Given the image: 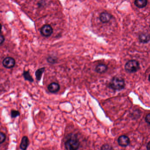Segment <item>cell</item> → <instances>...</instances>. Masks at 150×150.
Returning <instances> with one entry per match:
<instances>
[{
	"label": "cell",
	"mask_w": 150,
	"mask_h": 150,
	"mask_svg": "<svg viewBox=\"0 0 150 150\" xmlns=\"http://www.w3.org/2000/svg\"><path fill=\"white\" fill-rule=\"evenodd\" d=\"M29 144V140L28 137L24 136L21 140L20 144V148L22 150H26Z\"/></svg>",
	"instance_id": "8fae6325"
},
{
	"label": "cell",
	"mask_w": 150,
	"mask_h": 150,
	"mask_svg": "<svg viewBox=\"0 0 150 150\" xmlns=\"http://www.w3.org/2000/svg\"><path fill=\"white\" fill-rule=\"evenodd\" d=\"M145 121L147 122L150 124V113L147 115L145 118Z\"/></svg>",
	"instance_id": "ffe728a7"
},
{
	"label": "cell",
	"mask_w": 150,
	"mask_h": 150,
	"mask_svg": "<svg viewBox=\"0 0 150 150\" xmlns=\"http://www.w3.org/2000/svg\"><path fill=\"white\" fill-rule=\"evenodd\" d=\"M44 71H45V68L44 67L38 69L35 72V76L37 81H40L41 80L43 73L44 72Z\"/></svg>",
	"instance_id": "4fadbf2b"
},
{
	"label": "cell",
	"mask_w": 150,
	"mask_h": 150,
	"mask_svg": "<svg viewBox=\"0 0 150 150\" xmlns=\"http://www.w3.org/2000/svg\"><path fill=\"white\" fill-rule=\"evenodd\" d=\"M125 86V81L121 77H113L109 83L111 88L116 91H120L124 88Z\"/></svg>",
	"instance_id": "7a4b0ae2"
},
{
	"label": "cell",
	"mask_w": 150,
	"mask_h": 150,
	"mask_svg": "<svg viewBox=\"0 0 150 150\" xmlns=\"http://www.w3.org/2000/svg\"><path fill=\"white\" fill-rule=\"evenodd\" d=\"M139 39L142 43H147L150 41V35L146 33H142L140 35Z\"/></svg>",
	"instance_id": "30bf717a"
},
{
	"label": "cell",
	"mask_w": 150,
	"mask_h": 150,
	"mask_svg": "<svg viewBox=\"0 0 150 150\" xmlns=\"http://www.w3.org/2000/svg\"><path fill=\"white\" fill-rule=\"evenodd\" d=\"M53 32V28L49 25H45L41 29V34L45 37H49L52 34Z\"/></svg>",
	"instance_id": "277c9868"
},
{
	"label": "cell",
	"mask_w": 150,
	"mask_h": 150,
	"mask_svg": "<svg viewBox=\"0 0 150 150\" xmlns=\"http://www.w3.org/2000/svg\"><path fill=\"white\" fill-rule=\"evenodd\" d=\"M108 66L104 64H100L96 66L95 70L98 73L102 74L106 72L108 70Z\"/></svg>",
	"instance_id": "9c48e42d"
},
{
	"label": "cell",
	"mask_w": 150,
	"mask_h": 150,
	"mask_svg": "<svg viewBox=\"0 0 150 150\" xmlns=\"http://www.w3.org/2000/svg\"><path fill=\"white\" fill-rule=\"evenodd\" d=\"M1 30H2V25L0 23V33L1 32Z\"/></svg>",
	"instance_id": "7402d4cb"
},
{
	"label": "cell",
	"mask_w": 150,
	"mask_h": 150,
	"mask_svg": "<svg viewBox=\"0 0 150 150\" xmlns=\"http://www.w3.org/2000/svg\"><path fill=\"white\" fill-rule=\"evenodd\" d=\"M134 4L138 8H144L147 5V0H135Z\"/></svg>",
	"instance_id": "7c38bea8"
},
{
	"label": "cell",
	"mask_w": 150,
	"mask_h": 150,
	"mask_svg": "<svg viewBox=\"0 0 150 150\" xmlns=\"http://www.w3.org/2000/svg\"><path fill=\"white\" fill-rule=\"evenodd\" d=\"M11 116L12 118H14L20 116V113L18 111L12 110L11 112Z\"/></svg>",
	"instance_id": "9a60e30c"
},
{
	"label": "cell",
	"mask_w": 150,
	"mask_h": 150,
	"mask_svg": "<svg viewBox=\"0 0 150 150\" xmlns=\"http://www.w3.org/2000/svg\"><path fill=\"white\" fill-rule=\"evenodd\" d=\"M147 150H150V141L147 144Z\"/></svg>",
	"instance_id": "44dd1931"
},
{
	"label": "cell",
	"mask_w": 150,
	"mask_h": 150,
	"mask_svg": "<svg viewBox=\"0 0 150 150\" xmlns=\"http://www.w3.org/2000/svg\"><path fill=\"white\" fill-rule=\"evenodd\" d=\"M118 144L121 147H127L129 144L130 140L127 136L122 135L118 138Z\"/></svg>",
	"instance_id": "8992f818"
},
{
	"label": "cell",
	"mask_w": 150,
	"mask_h": 150,
	"mask_svg": "<svg viewBox=\"0 0 150 150\" xmlns=\"http://www.w3.org/2000/svg\"><path fill=\"white\" fill-rule=\"evenodd\" d=\"M23 76L25 81H29L30 82H33L34 81V79L30 75L29 71H24L23 73Z\"/></svg>",
	"instance_id": "5bb4252c"
},
{
	"label": "cell",
	"mask_w": 150,
	"mask_h": 150,
	"mask_svg": "<svg viewBox=\"0 0 150 150\" xmlns=\"http://www.w3.org/2000/svg\"></svg>",
	"instance_id": "cb8c5ba5"
},
{
	"label": "cell",
	"mask_w": 150,
	"mask_h": 150,
	"mask_svg": "<svg viewBox=\"0 0 150 150\" xmlns=\"http://www.w3.org/2000/svg\"><path fill=\"white\" fill-rule=\"evenodd\" d=\"M101 150H113V148L108 144H104L101 147Z\"/></svg>",
	"instance_id": "2e32d148"
},
{
	"label": "cell",
	"mask_w": 150,
	"mask_h": 150,
	"mask_svg": "<svg viewBox=\"0 0 150 150\" xmlns=\"http://www.w3.org/2000/svg\"><path fill=\"white\" fill-rule=\"evenodd\" d=\"M140 68V63L138 61L132 60L127 62L125 65L126 71L129 73L136 72L139 70Z\"/></svg>",
	"instance_id": "3957f363"
},
{
	"label": "cell",
	"mask_w": 150,
	"mask_h": 150,
	"mask_svg": "<svg viewBox=\"0 0 150 150\" xmlns=\"http://www.w3.org/2000/svg\"><path fill=\"white\" fill-rule=\"evenodd\" d=\"M149 81H150V75H149Z\"/></svg>",
	"instance_id": "603a6c76"
},
{
	"label": "cell",
	"mask_w": 150,
	"mask_h": 150,
	"mask_svg": "<svg viewBox=\"0 0 150 150\" xmlns=\"http://www.w3.org/2000/svg\"><path fill=\"white\" fill-rule=\"evenodd\" d=\"M47 89L48 91L52 93H55L59 91L60 86L58 83H52L48 85Z\"/></svg>",
	"instance_id": "52a82bcc"
},
{
	"label": "cell",
	"mask_w": 150,
	"mask_h": 150,
	"mask_svg": "<svg viewBox=\"0 0 150 150\" xmlns=\"http://www.w3.org/2000/svg\"><path fill=\"white\" fill-rule=\"evenodd\" d=\"M111 18H112V16L111 14L106 12H102L100 14V21L103 23H108L111 20Z\"/></svg>",
	"instance_id": "ba28073f"
},
{
	"label": "cell",
	"mask_w": 150,
	"mask_h": 150,
	"mask_svg": "<svg viewBox=\"0 0 150 150\" xmlns=\"http://www.w3.org/2000/svg\"><path fill=\"white\" fill-rule=\"evenodd\" d=\"M6 140V135L3 132H0V144L5 142Z\"/></svg>",
	"instance_id": "e0dca14e"
},
{
	"label": "cell",
	"mask_w": 150,
	"mask_h": 150,
	"mask_svg": "<svg viewBox=\"0 0 150 150\" xmlns=\"http://www.w3.org/2000/svg\"><path fill=\"white\" fill-rule=\"evenodd\" d=\"M5 38L4 36L0 34V45L2 44L5 41Z\"/></svg>",
	"instance_id": "d6986e66"
},
{
	"label": "cell",
	"mask_w": 150,
	"mask_h": 150,
	"mask_svg": "<svg viewBox=\"0 0 150 150\" xmlns=\"http://www.w3.org/2000/svg\"><path fill=\"white\" fill-rule=\"evenodd\" d=\"M47 61L49 63L54 64L57 62V58L55 57L50 56L47 58Z\"/></svg>",
	"instance_id": "ac0fdd59"
},
{
	"label": "cell",
	"mask_w": 150,
	"mask_h": 150,
	"mask_svg": "<svg viewBox=\"0 0 150 150\" xmlns=\"http://www.w3.org/2000/svg\"><path fill=\"white\" fill-rule=\"evenodd\" d=\"M80 145V142L77 135L71 133L65 141V146L66 150H77L79 149Z\"/></svg>",
	"instance_id": "6da1fadb"
},
{
	"label": "cell",
	"mask_w": 150,
	"mask_h": 150,
	"mask_svg": "<svg viewBox=\"0 0 150 150\" xmlns=\"http://www.w3.org/2000/svg\"><path fill=\"white\" fill-rule=\"evenodd\" d=\"M2 64L7 69H12L16 64V61L12 57H7L3 60Z\"/></svg>",
	"instance_id": "5b68a950"
}]
</instances>
